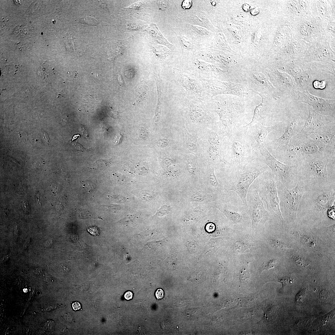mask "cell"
<instances>
[{"instance_id": "7", "label": "cell", "mask_w": 335, "mask_h": 335, "mask_svg": "<svg viewBox=\"0 0 335 335\" xmlns=\"http://www.w3.org/2000/svg\"><path fill=\"white\" fill-rule=\"evenodd\" d=\"M278 181L277 177L269 169L258 177L253 183L259 197L266 203L268 213L283 221L277 194Z\"/></svg>"}, {"instance_id": "10", "label": "cell", "mask_w": 335, "mask_h": 335, "mask_svg": "<svg viewBox=\"0 0 335 335\" xmlns=\"http://www.w3.org/2000/svg\"><path fill=\"white\" fill-rule=\"evenodd\" d=\"M291 95L297 101L308 104L320 114L335 117V99H326L314 96L311 95L308 90L302 92L297 90L293 92Z\"/></svg>"}, {"instance_id": "52", "label": "cell", "mask_w": 335, "mask_h": 335, "mask_svg": "<svg viewBox=\"0 0 335 335\" xmlns=\"http://www.w3.org/2000/svg\"><path fill=\"white\" fill-rule=\"evenodd\" d=\"M78 136H79V135H76L74 136L72 138V141L77 139L78 137Z\"/></svg>"}, {"instance_id": "42", "label": "cell", "mask_w": 335, "mask_h": 335, "mask_svg": "<svg viewBox=\"0 0 335 335\" xmlns=\"http://www.w3.org/2000/svg\"><path fill=\"white\" fill-rule=\"evenodd\" d=\"M123 139V135L120 132L117 134L115 139L114 140V143L115 145H117L120 143Z\"/></svg>"}, {"instance_id": "30", "label": "cell", "mask_w": 335, "mask_h": 335, "mask_svg": "<svg viewBox=\"0 0 335 335\" xmlns=\"http://www.w3.org/2000/svg\"><path fill=\"white\" fill-rule=\"evenodd\" d=\"M293 259L299 266L305 267L309 265L308 261L304 257L299 255L294 256L293 257Z\"/></svg>"}, {"instance_id": "46", "label": "cell", "mask_w": 335, "mask_h": 335, "mask_svg": "<svg viewBox=\"0 0 335 335\" xmlns=\"http://www.w3.org/2000/svg\"><path fill=\"white\" fill-rule=\"evenodd\" d=\"M65 319L69 323H71L74 321L73 316L71 313L66 314L65 315Z\"/></svg>"}, {"instance_id": "47", "label": "cell", "mask_w": 335, "mask_h": 335, "mask_svg": "<svg viewBox=\"0 0 335 335\" xmlns=\"http://www.w3.org/2000/svg\"><path fill=\"white\" fill-rule=\"evenodd\" d=\"M73 309L75 310H78L81 308V304L78 302H75L72 304Z\"/></svg>"}, {"instance_id": "36", "label": "cell", "mask_w": 335, "mask_h": 335, "mask_svg": "<svg viewBox=\"0 0 335 335\" xmlns=\"http://www.w3.org/2000/svg\"><path fill=\"white\" fill-rule=\"evenodd\" d=\"M48 71V69H47L45 67L42 66H41L39 68L38 73L42 77L45 78H47V75H49Z\"/></svg>"}, {"instance_id": "23", "label": "cell", "mask_w": 335, "mask_h": 335, "mask_svg": "<svg viewBox=\"0 0 335 335\" xmlns=\"http://www.w3.org/2000/svg\"><path fill=\"white\" fill-rule=\"evenodd\" d=\"M174 32L181 47L182 59H187L194 56L197 51L189 40L178 31Z\"/></svg>"}, {"instance_id": "8", "label": "cell", "mask_w": 335, "mask_h": 335, "mask_svg": "<svg viewBox=\"0 0 335 335\" xmlns=\"http://www.w3.org/2000/svg\"><path fill=\"white\" fill-rule=\"evenodd\" d=\"M277 187L279 208L282 216L288 222H294L297 218L298 208L302 196L307 189L301 180L295 187L290 190L278 180Z\"/></svg>"}, {"instance_id": "4", "label": "cell", "mask_w": 335, "mask_h": 335, "mask_svg": "<svg viewBox=\"0 0 335 335\" xmlns=\"http://www.w3.org/2000/svg\"><path fill=\"white\" fill-rule=\"evenodd\" d=\"M269 169L258 157L242 169L231 170L228 190L236 193L247 205L246 197L250 187L258 177Z\"/></svg>"}, {"instance_id": "28", "label": "cell", "mask_w": 335, "mask_h": 335, "mask_svg": "<svg viewBox=\"0 0 335 335\" xmlns=\"http://www.w3.org/2000/svg\"><path fill=\"white\" fill-rule=\"evenodd\" d=\"M112 158L107 159H100L94 163L92 167L93 169H101L111 164Z\"/></svg>"}, {"instance_id": "34", "label": "cell", "mask_w": 335, "mask_h": 335, "mask_svg": "<svg viewBox=\"0 0 335 335\" xmlns=\"http://www.w3.org/2000/svg\"><path fill=\"white\" fill-rule=\"evenodd\" d=\"M277 262L275 259H272L267 261L264 266V269L267 270L273 268L276 266Z\"/></svg>"}, {"instance_id": "40", "label": "cell", "mask_w": 335, "mask_h": 335, "mask_svg": "<svg viewBox=\"0 0 335 335\" xmlns=\"http://www.w3.org/2000/svg\"><path fill=\"white\" fill-rule=\"evenodd\" d=\"M73 145L75 148L76 149L78 150H81L82 151H85L86 150H90L89 149H86L84 148L82 145L77 142H75L74 143Z\"/></svg>"}, {"instance_id": "51", "label": "cell", "mask_w": 335, "mask_h": 335, "mask_svg": "<svg viewBox=\"0 0 335 335\" xmlns=\"http://www.w3.org/2000/svg\"><path fill=\"white\" fill-rule=\"evenodd\" d=\"M18 233V227L17 226H16L15 227L14 230V234L16 236H17Z\"/></svg>"}, {"instance_id": "31", "label": "cell", "mask_w": 335, "mask_h": 335, "mask_svg": "<svg viewBox=\"0 0 335 335\" xmlns=\"http://www.w3.org/2000/svg\"><path fill=\"white\" fill-rule=\"evenodd\" d=\"M208 178L211 185L214 187H219V185L215 175L214 169L213 167H211L209 170Z\"/></svg>"}, {"instance_id": "24", "label": "cell", "mask_w": 335, "mask_h": 335, "mask_svg": "<svg viewBox=\"0 0 335 335\" xmlns=\"http://www.w3.org/2000/svg\"><path fill=\"white\" fill-rule=\"evenodd\" d=\"M313 73L310 69L294 78L297 90L302 92L307 90L312 79Z\"/></svg>"}, {"instance_id": "20", "label": "cell", "mask_w": 335, "mask_h": 335, "mask_svg": "<svg viewBox=\"0 0 335 335\" xmlns=\"http://www.w3.org/2000/svg\"><path fill=\"white\" fill-rule=\"evenodd\" d=\"M335 122L322 126L309 135L320 143L328 147L335 148Z\"/></svg>"}, {"instance_id": "39", "label": "cell", "mask_w": 335, "mask_h": 335, "mask_svg": "<svg viewBox=\"0 0 335 335\" xmlns=\"http://www.w3.org/2000/svg\"><path fill=\"white\" fill-rule=\"evenodd\" d=\"M155 295L157 299H162L164 296L163 291L161 288L158 289L155 293Z\"/></svg>"}, {"instance_id": "35", "label": "cell", "mask_w": 335, "mask_h": 335, "mask_svg": "<svg viewBox=\"0 0 335 335\" xmlns=\"http://www.w3.org/2000/svg\"><path fill=\"white\" fill-rule=\"evenodd\" d=\"M87 231L91 234L96 236H99L100 234L99 228L95 226H91L87 228Z\"/></svg>"}, {"instance_id": "37", "label": "cell", "mask_w": 335, "mask_h": 335, "mask_svg": "<svg viewBox=\"0 0 335 335\" xmlns=\"http://www.w3.org/2000/svg\"><path fill=\"white\" fill-rule=\"evenodd\" d=\"M193 4L192 0H185L183 1L181 5L182 7L184 10L189 9L190 8Z\"/></svg>"}, {"instance_id": "6", "label": "cell", "mask_w": 335, "mask_h": 335, "mask_svg": "<svg viewBox=\"0 0 335 335\" xmlns=\"http://www.w3.org/2000/svg\"><path fill=\"white\" fill-rule=\"evenodd\" d=\"M258 155L288 189L296 186L299 181L297 165H290L279 161L273 156L263 144L255 149Z\"/></svg>"}, {"instance_id": "49", "label": "cell", "mask_w": 335, "mask_h": 335, "mask_svg": "<svg viewBox=\"0 0 335 335\" xmlns=\"http://www.w3.org/2000/svg\"><path fill=\"white\" fill-rule=\"evenodd\" d=\"M42 139L47 144L49 143V137L46 133H45L44 134Z\"/></svg>"}, {"instance_id": "16", "label": "cell", "mask_w": 335, "mask_h": 335, "mask_svg": "<svg viewBox=\"0 0 335 335\" xmlns=\"http://www.w3.org/2000/svg\"><path fill=\"white\" fill-rule=\"evenodd\" d=\"M173 72L177 80L189 95L199 97L203 95L204 90L202 83L193 78L191 74L177 69H174Z\"/></svg>"}, {"instance_id": "1", "label": "cell", "mask_w": 335, "mask_h": 335, "mask_svg": "<svg viewBox=\"0 0 335 335\" xmlns=\"http://www.w3.org/2000/svg\"><path fill=\"white\" fill-rule=\"evenodd\" d=\"M332 162H335V155L327 154L302 160L296 165L299 181L303 182L307 190L335 185V177L329 174L327 170L328 164Z\"/></svg>"}, {"instance_id": "22", "label": "cell", "mask_w": 335, "mask_h": 335, "mask_svg": "<svg viewBox=\"0 0 335 335\" xmlns=\"http://www.w3.org/2000/svg\"><path fill=\"white\" fill-rule=\"evenodd\" d=\"M301 60L285 61L282 69L295 78L310 69L308 65Z\"/></svg>"}, {"instance_id": "44", "label": "cell", "mask_w": 335, "mask_h": 335, "mask_svg": "<svg viewBox=\"0 0 335 335\" xmlns=\"http://www.w3.org/2000/svg\"><path fill=\"white\" fill-rule=\"evenodd\" d=\"M80 133L86 137L88 136V133L86 128L84 126H80L79 128Z\"/></svg>"}, {"instance_id": "32", "label": "cell", "mask_w": 335, "mask_h": 335, "mask_svg": "<svg viewBox=\"0 0 335 335\" xmlns=\"http://www.w3.org/2000/svg\"><path fill=\"white\" fill-rule=\"evenodd\" d=\"M270 243L272 246L277 249H284L289 248L288 246L283 242L276 239H272Z\"/></svg>"}, {"instance_id": "9", "label": "cell", "mask_w": 335, "mask_h": 335, "mask_svg": "<svg viewBox=\"0 0 335 335\" xmlns=\"http://www.w3.org/2000/svg\"><path fill=\"white\" fill-rule=\"evenodd\" d=\"M246 200L252 230L254 231H259L264 229L265 223L268 220L269 214L265 208L263 201L259 197L257 190L253 183L249 188Z\"/></svg>"}, {"instance_id": "27", "label": "cell", "mask_w": 335, "mask_h": 335, "mask_svg": "<svg viewBox=\"0 0 335 335\" xmlns=\"http://www.w3.org/2000/svg\"><path fill=\"white\" fill-rule=\"evenodd\" d=\"M184 132L185 143L188 149L196 151L198 145L196 138L190 135L185 129Z\"/></svg>"}, {"instance_id": "43", "label": "cell", "mask_w": 335, "mask_h": 335, "mask_svg": "<svg viewBox=\"0 0 335 335\" xmlns=\"http://www.w3.org/2000/svg\"><path fill=\"white\" fill-rule=\"evenodd\" d=\"M133 293L130 291L126 292L123 295L124 298L127 300H131L133 297Z\"/></svg>"}, {"instance_id": "38", "label": "cell", "mask_w": 335, "mask_h": 335, "mask_svg": "<svg viewBox=\"0 0 335 335\" xmlns=\"http://www.w3.org/2000/svg\"><path fill=\"white\" fill-rule=\"evenodd\" d=\"M313 85L315 88L323 89L326 87V83L325 81H323L321 82L315 81L314 82Z\"/></svg>"}, {"instance_id": "25", "label": "cell", "mask_w": 335, "mask_h": 335, "mask_svg": "<svg viewBox=\"0 0 335 335\" xmlns=\"http://www.w3.org/2000/svg\"><path fill=\"white\" fill-rule=\"evenodd\" d=\"M254 245L249 243L237 241L233 244V250L235 253H243L248 252L253 248Z\"/></svg>"}, {"instance_id": "18", "label": "cell", "mask_w": 335, "mask_h": 335, "mask_svg": "<svg viewBox=\"0 0 335 335\" xmlns=\"http://www.w3.org/2000/svg\"><path fill=\"white\" fill-rule=\"evenodd\" d=\"M308 115L299 133L309 135L319 127L335 122V117L320 114L315 111L310 106L308 107Z\"/></svg>"}, {"instance_id": "33", "label": "cell", "mask_w": 335, "mask_h": 335, "mask_svg": "<svg viewBox=\"0 0 335 335\" xmlns=\"http://www.w3.org/2000/svg\"><path fill=\"white\" fill-rule=\"evenodd\" d=\"M79 21L81 23H86L87 24L91 25H96L99 23L96 20L91 17L87 16L81 18L80 19Z\"/></svg>"}, {"instance_id": "13", "label": "cell", "mask_w": 335, "mask_h": 335, "mask_svg": "<svg viewBox=\"0 0 335 335\" xmlns=\"http://www.w3.org/2000/svg\"><path fill=\"white\" fill-rule=\"evenodd\" d=\"M197 77L201 81L204 90L212 97L225 94L244 96L248 92L247 89L242 85L223 82L217 80L206 79L200 76Z\"/></svg>"}, {"instance_id": "45", "label": "cell", "mask_w": 335, "mask_h": 335, "mask_svg": "<svg viewBox=\"0 0 335 335\" xmlns=\"http://www.w3.org/2000/svg\"><path fill=\"white\" fill-rule=\"evenodd\" d=\"M22 209L24 212L26 214H28L30 212L29 206L27 202H24L23 204Z\"/></svg>"}, {"instance_id": "5", "label": "cell", "mask_w": 335, "mask_h": 335, "mask_svg": "<svg viewBox=\"0 0 335 335\" xmlns=\"http://www.w3.org/2000/svg\"><path fill=\"white\" fill-rule=\"evenodd\" d=\"M243 127H239L229 137L231 170L242 169L258 157Z\"/></svg>"}, {"instance_id": "19", "label": "cell", "mask_w": 335, "mask_h": 335, "mask_svg": "<svg viewBox=\"0 0 335 335\" xmlns=\"http://www.w3.org/2000/svg\"><path fill=\"white\" fill-rule=\"evenodd\" d=\"M279 126V124L265 127L260 123H257L246 130V134L251 145L255 149L263 144L268 134L271 132L277 130Z\"/></svg>"}, {"instance_id": "48", "label": "cell", "mask_w": 335, "mask_h": 335, "mask_svg": "<svg viewBox=\"0 0 335 335\" xmlns=\"http://www.w3.org/2000/svg\"><path fill=\"white\" fill-rule=\"evenodd\" d=\"M30 237L28 238L26 240L24 245L23 248L24 249H26L29 246L30 242Z\"/></svg>"}, {"instance_id": "26", "label": "cell", "mask_w": 335, "mask_h": 335, "mask_svg": "<svg viewBox=\"0 0 335 335\" xmlns=\"http://www.w3.org/2000/svg\"><path fill=\"white\" fill-rule=\"evenodd\" d=\"M112 46L110 47L107 53L108 58L111 60H114L121 55L123 51V48L121 45L115 44Z\"/></svg>"}, {"instance_id": "41", "label": "cell", "mask_w": 335, "mask_h": 335, "mask_svg": "<svg viewBox=\"0 0 335 335\" xmlns=\"http://www.w3.org/2000/svg\"><path fill=\"white\" fill-rule=\"evenodd\" d=\"M83 188L89 192H91L93 191V187L92 185L88 183H85L83 185Z\"/></svg>"}, {"instance_id": "17", "label": "cell", "mask_w": 335, "mask_h": 335, "mask_svg": "<svg viewBox=\"0 0 335 335\" xmlns=\"http://www.w3.org/2000/svg\"><path fill=\"white\" fill-rule=\"evenodd\" d=\"M189 10H185L179 13L181 21L190 24L201 26L210 31L212 29L207 14L196 4Z\"/></svg>"}, {"instance_id": "15", "label": "cell", "mask_w": 335, "mask_h": 335, "mask_svg": "<svg viewBox=\"0 0 335 335\" xmlns=\"http://www.w3.org/2000/svg\"><path fill=\"white\" fill-rule=\"evenodd\" d=\"M220 209L226 218L234 224L242 223L245 215L248 213L247 206L244 204L237 194H233L232 201L226 203L221 207Z\"/></svg>"}, {"instance_id": "29", "label": "cell", "mask_w": 335, "mask_h": 335, "mask_svg": "<svg viewBox=\"0 0 335 335\" xmlns=\"http://www.w3.org/2000/svg\"><path fill=\"white\" fill-rule=\"evenodd\" d=\"M248 265L243 266L241 269L239 273V279L242 283H245L248 281L250 277V274L248 268Z\"/></svg>"}, {"instance_id": "3", "label": "cell", "mask_w": 335, "mask_h": 335, "mask_svg": "<svg viewBox=\"0 0 335 335\" xmlns=\"http://www.w3.org/2000/svg\"><path fill=\"white\" fill-rule=\"evenodd\" d=\"M284 154L281 159L283 163L295 165L304 159L321 154L335 155V148L320 143L309 135L298 133L291 138Z\"/></svg>"}, {"instance_id": "12", "label": "cell", "mask_w": 335, "mask_h": 335, "mask_svg": "<svg viewBox=\"0 0 335 335\" xmlns=\"http://www.w3.org/2000/svg\"><path fill=\"white\" fill-rule=\"evenodd\" d=\"M306 119L299 116L291 117L286 122L285 130L283 135L278 139L268 143L269 147L276 152L285 153L291 138L301 130L300 129Z\"/></svg>"}, {"instance_id": "11", "label": "cell", "mask_w": 335, "mask_h": 335, "mask_svg": "<svg viewBox=\"0 0 335 335\" xmlns=\"http://www.w3.org/2000/svg\"><path fill=\"white\" fill-rule=\"evenodd\" d=\"M178 25V31L189 40L197 51L208 48L211 40L210 31L181 20Z\"/></svg>"}, {"instance_id": "21", "label": "cell", "mask_w": 335, "mask_h": 335, "mask_svg": "<svg viewBox=\"0 0 335 335\" xmlns=\"http://www.w3.org/2000/svg\"><path fill=\"white\" fill-rule=\"evenodd\" d=\"M271 77L272 82L282 93L291 95L293 92L297 90L294 78L286 72L277 71Z\"/></svg>"}, {"instance_id": "14", "label": "cell", "mask_w": 335, "mask_h": 335, "mask_svg": "<svg viewBox=\"0 0 335 335\" xmlns=\"http://www.w3.org/2000/svg\"><path fill=\"white\" fill-rule=\"evenodd\" d=\"M218 114L221 123L222 130L229 137L239 127L237 125L238 113L236 107L227 102L217 103Z\"/></svg>"}, {"instance_id": "2", "label": "cell", "mask_w": 335, "mask_h": 335, "mask_svg": "<svg viewBox=\"0 0 335 335\" xmlns=\"http://www.w3.org/2000/svg\"><path fill=\"white\" fill-rule=\"evenodd\" d=\"M335 203V185L308 189L302 196L297 214L307 216L315 221L321 220Z\"/></svg>"}, {"instance_id": "50", "label": "cell", "mask_w": 335, "mask_h": 335, "mask_svg": "<svg viewBox=\"0 0 335 335\" xmlns=\"http://www.w3.org/2000/svg\"><path fill=\"white\" fill-rule=\"evenodd\" d=\"M259 12V10L258 8H253L252 10H251V12L252 14L253 15H255L257 14Z\"/></svg>"}]
</instances>
